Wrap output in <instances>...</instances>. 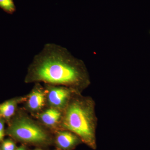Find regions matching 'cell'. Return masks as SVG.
<instances>
[{"instance_id": "obj_13", "label": "cell", "mask_w": 150, "mask_h": 150, "mask_svg": "<svg viewBox=\"0 0 150 150\" xmlns=\"http://www.w3.org/2000/svg\"><path fill=\"white\" fill-rule=\"evenodd\" d=\"M35 150H41V149H36Z\"/></svg>"}, {"instance_id": "obj_9", "label": "cell", "mask_w": 150, "mask_h": 150, "mask_svg": "<svg viewBox=\"0 0 150 150\" xmlns=\"http://www.w3.org/2000/svg\"><path fill=\"white\" fill-rule=\"evenodd\" d=\"M0 7L9 13L13 12L15 10L13 0H0Z\"/></svg>"}, {"instance_id": "obj_7", "label": "cell", "mask_w": 150, "mask_h": 150, "mask_svg": "<svg viewBox=\"0 0 150 150\" xmlns=\"http://www.w3.org/2000/svg\"><path fill=\"white\" fill-rule=\"evenodd\" d=\"M62 113L60 110L51 108L42 112L40 115V118L46 126H53L62 119Z\"/></svg>"}, {"instance_id": "obj_4", "label": "cell", "mask_w": 150, "mask_h": 150, "mask_svg": "<svg viewBox=\"0 0 150 150\" xmlns=\"http://www.w3.org/2000/svg\"><path fill=\"white\" fill-rule=\"evenodd\" d=\"M74 92L71 89L66 87H52L48 90V103L54 108L64 110Z\"/></svg>"}, {"instance_id": "obj_10", "label": "cell", "mask_w": 150, "mask_h": 150, "mask_svg": "<svg viewBox=\"0 0 150 150\" xmlns=\"http://www.w3.org/2000/svg\"><path fill=\"white\" fill-rule=\"evenodd\" d=\"M2 150H15L16 149L15 144L10 139L4 141L1 145Z\"/></svg>"}, {"instance_id": "obj_12", "label": "cell", "mask_w": 150, "mask_h": 150, "mask_svg": "<svg viewBox=\"0 0 150 150\" xmlns=\"http://www.w3.org/2000/svg\"><path fill=\"white\" fill-rule=\"evenodd\" d=\"M15 150H25V149L24 146H21L17 148V149H16Z\"/></svg>"}, {"instance_id": "obj_11", "label": "cell", "mask_w": 150, "mask_h": 150, "mask_svg": "<svg viewBox=\"0 0 150 150\" xmlns=\"http://www.w3.org/2000/svg\"><path fill=\"white\" fill-rule=\"evenodd\" d=\"M4 136V126L2 120L0 119V142L2 141Z\"/></svg>"}, {"instance_id": "obj_8", "label": "cell", "mask_w": 150, "mask_h": 150, "mask_svg": "<svg viewBox=\"0 0 150 150\" xmlns=\"http://www.w3.org/2000/svg\"><path fill=\"white\" fill-rule=\"evenodd\" d=\"M19 99H13L0 105V115L5 118H10L14 113Z\"/></svg>"}, {"instance_id": "obj_1", "label": "cell", "mask_w": 150, "mask_h": 150, "mask_svg": "<svg viewBox=\"0 0 150 150\" xmlns=\"http://www.w3.org/2000/svg\"><path fill=\"white\" fill-rule=\"evenodd\" d=\"M25 81L66 87L79 93L91 83L83 62L73 56L67 48L54 43L46 44L35 56Z\"/></svg>"}, {"instance_id": "obj_6", "label": "cell", "mask_w": 150, "mask_h": 150, "mask_svg": "<svg viewBox=\"0 0 150 150\" xmlns=\"http://www.w3.org/2000/svg\"><path fill=\"white\" fill-rule=\"evenodd\" d=\"M45 96L44 93L40 88L33 90L29 95L28 99V106L33 111L41 109L45 104Z\"/></svg>"}, {"instance_id": "obj_5", "label": "cell", "mask_w": 150, "mask_h": 150, "mask_svg": "<svg viewBox=\"0 0 150 150\" xmlns=\"http://www.w3.org/2000/svg\"><path fill=\"white\" fill-rule=\"evenodd\" d=\"M56 142L58 147L62 150H73L78 145L83 143L76 134L64 129L57 133Z\"/></svg>"}, {"instance_id": "obj_3", "label": "cell", "mask_w": 150, "mask_h": 150, "mask_svg": "<svg viewBox=\"0 0 150 150\" xmlns=\"http://www.w3.org/2000/svg\"><path fill=\"white\" fill-rule=\"evenodd\" d=\"M7 132L16 139L27 143L43 144L48 139V134L41 127L24 116L16 118L9 127Z\"/></svg>"}, {"instance_id": "obj_2", "label": "cell", "mask_w": 150, "mask_h": 150, "mask_svg": "<svg viewBox=\"0 0 150 150\" xmlns=\"http://www.w3.org/2000/svg\"><path fill=\"white\" fill-rule=\"evenodd\" d=\"M96 103L89 96L74 92L64 110L61 126L79 137L83 143L93 150L97 148L98 119Z\"/></svg>"}]
</instances>
